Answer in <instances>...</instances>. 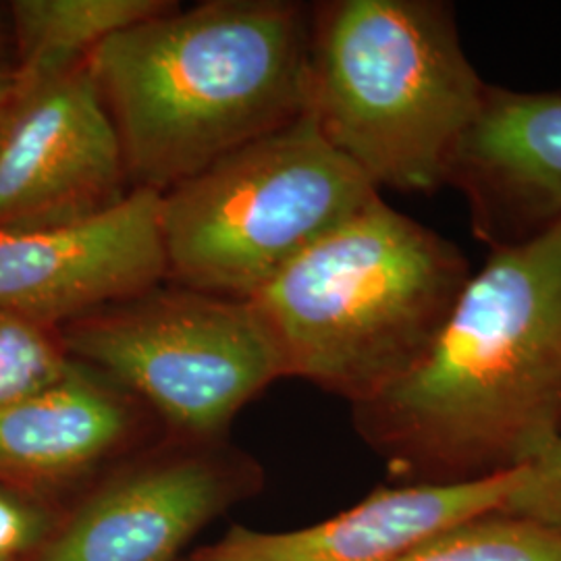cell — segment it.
Instances as JSON below:
<instances>
[{
	"instance_id": "obj_16",
	"label": "cell",
	"mask_w": 561,
	"mask_h": 561,
	"mask_svg": "<svg viewBox=\"0 0 561 561\" xmlns=\"http://www.w3.org/2000/svg\"><path fill=\"white\" fill-rule=\"evenodd\" d=\"M500 512L561 535V435L535 460L516 470V481Z\"/></svg>"
},
{
	"instance_id": "obj_5",
	"label": "cell",
	"mask_w": 561,
	"mask_h": 561,
	"mask_svg": "<svg viewBox=\"0 0 561 561\" xmlns=\"http://www.w3.org/2000/svg\"><path fill=\"white\" fill-rule=\"evenodd\" d=\"M377 196L306 111L162 192L164 280L250 300Z\"/></svg>"
},
{
	"instance_id": "obj_9",
	"label": "cell",
	"mask_w": 561,
	"mask_h": 561,
	"mask_svg": "<svg viewBox=\"0 0 561 561\" xmlns=\"http://www.w3.org/2000/svg\"><path fill=\"white\" fill-rule=\"evenodd\" d=\"M445 185L463 196L474 236L491 250L561 221V90L491 85Z\"/></svg>"
},
{
	"instance_id": "obj_10",
	"label": "cell",
	"mask_w": 561,
	"mask_h": 561,
	"mask_svg": "<svg viewBox=\"0 0 561 561\" xmlns=\"http://www.w3.org/2000/svg\"><path fill=\"white\" fill-rule=\"evenodd\" d=\"M229 491L231 474L219 458L164 454L106 482L38 561H175Z\"/></svg>"
},
{
	"instance_id": "obj_13",
	"label": "cell",
	"mask_w": 561,
	"mask_h": 561,
	"mask_svg": "<svg viewBox=\"0 0 561 561\" xmlns=\"http://www.w3.org/2000/svg\"><path fill=\"white\" fill-rule=\"evenodd\" d=\"M173 4L171 0H13L4 13L18 71L90 59L104 42Z\"/></svg>"
},
{
	"instance_id": "obj_7",
	"label": "cell",
	"mask_w": 561,
	"mask_h": 561,
	"mask_svg": "<svg viewBox=\"0 0 561 561\" xmlns=\"http://www.w3.org/2000/svg\"><path fill=\"white\" fill-rule=\"evenodd\" d=\"M131 192L90 59L18 71L0 108V233L90 221Z\"/></svg>"
},
{
	"instance_id": "obj_14",
	"label": "cell",
	"mask_w": 561,
	"mask_h": 561,
	"mask_svg": "<svg viewBox=\"0 0 561 561\" xmlns=\"http://www.w3.org/2000/svg\"><path fill=\"white\" fill-rule=\"evenodd\" d=\"M398 561H561V535L491 512L445 528Z\"/></svg>"
},
{
	"instance_id": "obj_11",
	"label": "cell",
	"mask_w": 561,
	"mask_h": 561,
	"mask_svg": "<svg viewBox=\"0 0 561 561\" xmlns=\"http://www.w3.org/2000/svg\"><path fill=\"white\" fill-rule=\"evenodd\" d=\"M516 470L463 482L377 489L329 520L287 530L233 528L194 561H398L445 528L500 512Z\"/></svg>"
},
{
	"instance_id": "obj_15",
	"label": "cell",
	"mask_w": 561,
	"mask_h": 561,
	"mask_svg": "<svg viewBox=\"0 0 561 561\" xmlns=\"http://www.w3.org/2000/svg\"><path fill=\"white\" fill-rule=\"evenodd\" d=\"M73 364L57 327L0 308V408L55 385Z\"/></svg>"
},
{
	"instance_id": "obj_4",
	"label": "cell",
	"mask_w": 561,
	"mask_h": 561,
	"mask_svg": "<svg viewBox=\"0 0 561 561\" xmlns=\"http://www.w3.org/2000/svg\"><path fill=\"white\" fill-rule=\"evenodd\" d=\"M489 88L447 2L331 0L310 9L308 113L379 192L443 187Z\"/></svg>"
},
{
	"instance_id": "obj_12",
	"label": "cell",
	"mask_w": 561,
	"mask_h": 561,
	"mask_svg": "<svg viewBox=\"0 0 561 561\" xmlns=\"http://www.w3.org/2000/svg\"><path fill=\"white\" fill-rule=\"evenodd\" d=\"M136 401L80 362L60 381L0 408V482L21 491L73 481L115 456Z\"/></svg>"
},
{
	"instance_id": "obj_6",
	"label": "cell",
	"mask_w": 561,
	"mask_h": 561,
	"mask_svg": "<svg viewBox=\"0 0 561 561\" xmlns=\"http://www.w3.org/2000/svg\"><path fill=\"white\" fill-rule=\"evenodd\" d=\"M67 354L148 403L192 439L222 433L285 377L277 341L250 300L161 280L59 327Z\"/></svg>"
},
{
	"instance_id": "obj_17",
	"label": "cell",
	"mask_w": 561,
	"mask_h": 561,
	"mask_svg": "<svg viewBox=\"0 0 561 561\" xmlns=\"http://www.w3.org/2000/svg\"><path fill=\"white\" fill-rule=\"evenodd\" d=\"M48 535V516L25 491L0 482V561H9L41 545Z\"/></svg>"
},
{
	"instance_id": "obj_18",
	"label": "cell",
	"mask_w": 561,
	"mask_h": 561,
	"mask_svg": "<svg viewBox=\"0 0 561 561\" xmlns=\"http://www.w3.org/2000/svg\"><path fill=\"white\" fill-rule=\"evenodd\" d=\"M18 83V57L7 13L0 11V108Z\"/></svg>"
},
{
	"instance_id": "obj_3",
	"label": "cell",
	"mask_w": 561,
	"mask_h": 561,
	"mask_svg": "<svg viewBox=\"0 0 561 561\" xmlns=\"http://www.w3.org/2000/svg\"><path fill=\"white\" fill-rule=\"evenodd\" d=\"M470 277L454 241L377 196L250 301L277 341L285 377L356 408L424 360Z\"/></svg>"
},
{
	"instance_id": "obj_1",
	"label": "cell",
	"mask_w": 561,
	"mask_h": 561,
	"mask_svg": "<svg viewBox=\"0 0 561 561\" xmlns=\"http://www.w3.org/2000/svg\"><path fill=\"white\" fill-rule=\"evenodd\" d=\"M366 439L414 482L520 470L561 435V221L491 250L403 379L356 405Z\"/></svg>"
},
{
	"instance_id": "obj_8",
	"label": "cell",
	"mask_w": 561,
	"mask_h": 561,
	"mask_svg": "<svg viewBox=\"0 0 561 561\" xmlns=\"http://www.w3.org/2000/svg\"><path fill=\"white\" fill-rule=\"evenodd\" d=\"M164 279L152 190L90 221L0 233V308L57 329Z\"/></svg>"
},
{
	"instance_id": "obj_2",
	"label": "cell",
	"mask_w": 561,
	"mask_h": 561,
	"mask_svg": "<svg viewBox=\"0 0 561 561\" xmlns=\"http://www.w3.org/2000/svg\"><path fill=\"white\" fill-rule=\"evenodd\" d=\"M131 190L162 194L308 111L310 9L173 4L90 57Z\"/></svg>"
}]
</instances>
